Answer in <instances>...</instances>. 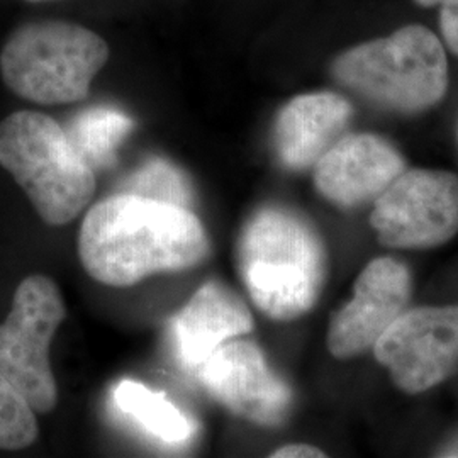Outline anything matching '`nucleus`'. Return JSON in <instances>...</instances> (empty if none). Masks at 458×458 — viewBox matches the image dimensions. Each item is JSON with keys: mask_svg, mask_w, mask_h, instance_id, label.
Listing matches in <instances>:
<instances>
[{"mask_svg": "<svg viewBox=\"0 0 458 458\" xmlns=\"http://www.w3.org/2000/svg\"><path fill=\"white\" fill-rule=\"evenodd\" d=\"M209 251L208 233L191 209L128 192L96 204L79 234L85 272L111 287L194 268Z\"/></svg>", "mask_w": 458, "mask_h": 458, "instance_id": "f257e3e1", "label": "nucleus"}, {"mask_svg": "<svg viewBox=\"0 0 458 458\" xmlns=\"http://www.w3.org/2000/svg\"><path fill=\"white\" fill-rule=\"evenodd\" d=\"M238 268L255 306L287 321L316 304L327 272L321 238L308 221L285 208L253 214L238 242Z\"/></svg>", "mask_w": 458, "mask_h": 458, "instance_id": "f03ea898", "label": "nucleus"}, {"mask_svg": "<svg viewBox=\"0 0 458 458\" xmlns=\"http://www.w3.org/2000/svg\"><path fill=\"white\" fill-rule=\"evenodd\" d=\"M336 82L380 107L421 113L448 89L443 41L423 24H408L389 36L344 49L331 64Z\"/></svg>", "mask_w": 458, "mask_h": 458, "instance_id": "7ed1b4c3", "label": "nucleus"}, {"mask_svg": "<svg viewBox=\"0 0 458 458\" xmlns=\"http://www.w3.org/2000/svg\"><path fill=\"white\" fill-rule=\"evenodd\" d=\"M0 166L48 226L72 223L96 194V172L53 117L17 111L0 123Z\"/></svg>", "mask_w": 458, "mask_h": 458, "instance_id": "20e7f679", "label": "nucleus"}, {"mask_svg": "<svg viewBox=\"0 0 458 458\" xmlns=\"http://www.w3.org/2000/svg\"><path fill=\"white\" fill-rule=\"evenodd\" d=\"M109 47L98 33L66 21L19 26L0 51L2 81L21 98L41 106L79 102L109 62Z\"/></svg>", "mask_w": 458, "mask_h": 458, "instance_id": "39448f33", "label": "nucleus"}, {"mask_svg": "<svg viewBox=\"0 0 458 458\" xmlns=\"http://www.w3.org/2000/svg\"><path fill=\"white\" fill-rule=\"evenodd\" d=\"M65 316L58 285L47 276L33 274L17 285L13 308L0 323V376L41 414L58 404L49 346Z\"/></svg>", "mask_w": 458, "mask_h": 458, "instance_id": "423d86ee", "label": "nucleus"}, {"mask_svg": "<svg viewBox=\"0 0 458 458\" xmlns=\"http://www.w3.org/2000/svg\"><path fill=\"white\" fill-rule=\"evenodd\" d=\"M382 245L433 248L458 233V177L442 170H410L377 197L370 216Z\"/></svg>", "mask_w": 458, "mask_h": 458, "instance_id": "0eeeda50", "label": "nucleus"}, {"mask_svg": "<svg viewBox=\"0 0 458 458\" xmlns=\"http://www.w3.org/2000/svg\"><path fill=\"white\" fill-rule=\"evenodd\" d=\"M377 360L403 391L425 393L458 367V306L401 314L374 344Z\"/></svg>", "mask_w": 458, "mask_h": 458, "instance_id": "6e6552de", "label": "nucleus"}, {"mask_svg": "<svg viewBox=\"0 0 458 458\" xmlns=\"http://www.w3.org/2000/svg\"><path fill=\"white\" fill-rule=\"evenodd\" d=\"M197 378L217 403L255 425H280L293 408V391L253 342L233 338L221 344L197 369Z\"/></svg>", "mask_w": 458, "mask_h": 458, "instance_id": "1a4fd4ad", "label": "nucleus"}, {"mask_svg": "<svg viewBox=\"0 0 458 458\" xmlns=\"http://www.w3.org/2000/svg\"><path fill=\"white\" fill-rule=\"evenodd\" d=\"M411 294L408 268L393 259L369 263L355 282L353 299L335 312L327 329V350L352 359L369 350L403 314Z\"/></svg>", "mask_w": 458, "mask_h": 458, "instance_id": "9d476101", "label": "nucleus"}, {"mask_svg": "<svg viewBox=\"0 0 458 458\" xmlns=\"http://www.w3.org/2000/svg\"><path fill=\"white\" fill-rule=\"evenodd\" d=\"M406 168L384 138L369 132L342 136L314 165V185L321 196L344 208L377 199Z\"/></svg>", "mask_w": 458, "mask_h": 458, "instance_id": "9b49d317", "label": "nucleus"}, {"mask_svg": "<svg viewBox=\"0 0 458 458\" xmlns=\"http://www.w3.org/2000/svg\"><path fill=\"white\" fill-rule=\"evenodd\" d=\"M251 329L253 318L243 299L217 280L200 285L168 323L172 348L189 370H197L221 344Z\"/></svg>", "mask_w": 458, "mask_h": 458, "instance_id": "f8f14e48", "label": "nucleus"}, {"mask_svg": "<svg viewBox=\"0 0 458 458\" xmlns=\"http://www.w3.org/2000/svg\"><path fill=\"white\" fill-rule=\"evenodd\" d=\"M352 115V104L335 92H311L291 98L278 111L274 126L280 164L289 170L314 166L342 138Z\"/></svg>", "mask_w": 458, "mask_h": 458, "instance_id": "ddd939ff", "label": "nucleus"}, {"mask_svg": "<svg viewBox=\"0 0 458 458\" xmlns=\"http://www.w3.org/2000/svg\"><path fill=\"white\" fill-rule=\"evenodd\" d=\"M131 117L121 109L96 106L75 115L66 130L73 147L94 168H109L115 164L117 149L131 132Z\"/></svg>", "mask_w": 458, "mask_h": 458, "instance_id": "4468645a", "label": "nucleus"}, {"mask_svg": "<svg viewBox=\"0 0 458 458\" xmlns=\"http://www.w3.org/2000/svg\"><path fill=\"white\" fill-rule=\"evenodd\" d=\"M114 403L124 414L165 443H182L191 438L192 423L164 394L153 393L147 386L123 380L114 389Z\"/></svg>", "mask_w": 458, "mask_h": 458, "instance_id": "2eb2a0df", "label": "nucleus"}, {"mask_svg": "<svg viewBox=\"0 0 458 458\" xmlns=\"http://www.w3.org/2000/svg\"><path fill=\"white\" fill-rule=\"evenodd\" d=\"M123 192L175 204L187 209H191L194 202V187L191 179L179 166L162 158H151L132 172L123 183Z\"/></svg>", "mask_w": 458, "mask_h": 458, "instance_id": "dca6fc26", "label": "nucleus"}, {"mask_svg": "<svg viewBox=\"0 0 458 458\" xmlns=\"http://www.w3.org/2000/svg\"><path fill=\"white\" fill-rule=\"evenodd\" d=\"M38 435L33 406L0 376V450H24L38 440Z\"/></svg>", "mask_w": 458, "mask_h": 458, "instance_id": "f3484780", "label": "nucleus"}, {"mask_svg": "<svg viewBox=\"0 0 458 458\" xmlns=\"http://www.w3.org/2000/svg\"><path fill=\"white\" fill-rule=\"evenodd\" d=\"M420 7H438L440 33L446 48L458 56V0H412Z\"/></svg>", "mask_w": 458, "mask_h": 458, "instance_id": "a211bd4d", "label": "nucleus"}, {"mask_svg": "<svg viewBox=\"0 0 458 458\" xmlns=\"http://www.w3.org/2000/svg\"><path fill=\"white\" fill-rule=\"evenodd\" d=\"M274 458H321L327 457L325 452H321L319 448L311 446V445H302V443H297V445H287V446H282L276 450L272 454Z\"/></svg>", "mask_w": 458, "mask_h": 458, "instance_id": "6ab92c4d", "label": "nucleus"}, {"mask_svg": "<svg viewBox=\"0 0 458 458\" xmlns=\"http://www.w3.org/2000/svg\"><path fill=\"white\" fill-rule=\"evenodd\" d=\"M445 457H458V442L455 445H452L445 454Z\"/></svg>", "mask_w": 458, "mask_h": 458, "instance_id": "aec40b11", "label": "nucleus"}, {"mask_svg": "<svg viewBox=\"0 0 458 458\" xmlns=\"http://www.w3.org/2000/svg\"><path fill=\"white\" fill-rule=\"evenodd\" d=\"M31 2H45V0H31Z\"/></svg>", "mask_w": 458, "mask_h": 458, "instance_id": "412c9836", "label": "nucleus"}, {"mask_svg": "<svg viewBox=\"0 0 458 458\" xmlns=\"http://www.w3.org/2000/svg\"><path fill=\"white\" fill-rule=\"evenodd\" d=\"M457 140H458V124H457Z\"/></svg>", "mask_w": 458, "mask_h": 458, "instance_id": "4be33fe9", "label": "nucleus"}]
</instances>
